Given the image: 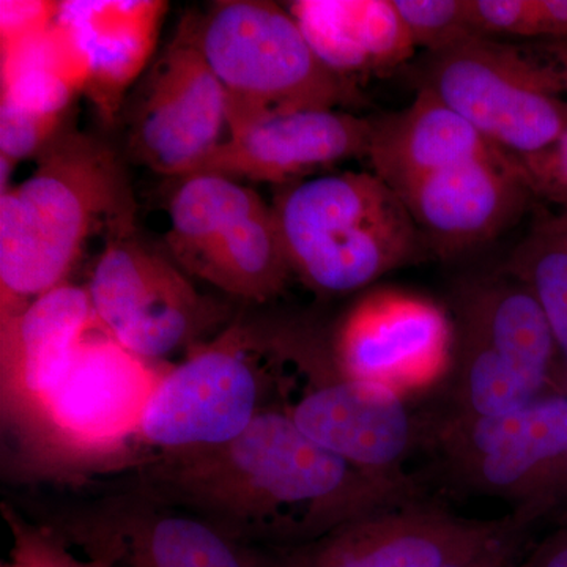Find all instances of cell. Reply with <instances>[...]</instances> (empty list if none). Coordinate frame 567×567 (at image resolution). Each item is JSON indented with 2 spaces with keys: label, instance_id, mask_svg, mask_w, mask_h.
<instances>
[{
  "label": "cell",
  "instance_id": "1",
  "mask_svg": "<svg viewBox=\"0 0 567 567\" xmlns=\"http://www.w3.org/2000/svg\"><path fill=\"white\" fill-rule=\"evenodd\" d=\"M133 466L134 488L259 548L311 543L401 505L406 492L317 445L279 404L230 442L145 454Z\"/></svg>",
  "mask_w": 567,
  "mask_h": 567
},
{
  "label": "cell",
  "instance_id": "2",
  "mask_svg": "<svg viewBox=\"0 0 567 567\" xmlns=\"http://www.w3.org/2000/svg\"><path fill=\"white\" fill-rule=\"evenodd\" d=\"M133 224L121 159L91 134L62 130L31 177L0 196V319L66 282L89 240Z\"/></svg>",
  "mask_w": 567,
  "mask_h": 567
},
{
  "label": "cell",
  "instance_id": "3",
  "mask_svg": "<svg viewBox=\"0 0 567 567\" xmlns=\"http://www.w3.org/2000/svg\"><path fill=\"white\" fill-rule=\"evenodd\" d=\"M271 208L292 275L319 293L357 292L425 249L404 200L374 173L279 186Z\"/></svg>",
  "mask_w": 567,
  "mask_h": 567
},
{
  "label": "cell",
  "instance_id": "4",
  "mask_svg": "<svg viewBox=\"0 0 567 567\" xmlns=\"http://www.w3.org/2000/svg\"><path fill=\"white\" fill-rule=\"evenodd\" d=\"M167 369L123 349L96 322L62 382L10 429L25 466L55 477L118 468L140 443L142 417Z\"/></svg>",
  "mask_w": 567,
  "mask_h": 567
},
{
  "label": "cell",
  "instance_id": "5",
  "mask_svg": "<svg viewBox=\"0 0 567 567\" xmlns=\"http://www.w3.org/2000/svg\"><path fill=\"white\" fill-rule=\"evenodd\" d=\"M279 328L237 320L169 365L142 417L147 454L221 445L276 404Z\"/></svg>",
  "mask_w": 567,
  "mask_h": 567
},
{
  "label": "cell",
  "instance_id": "6",
  "mask_svg": "<svg viewBox=\"0 0 567 567\" xmlns=\"http://www.w3.org/2000/svg\"><path fill=\"white\" fill-rule=\"evenodd\" d=\"M205 61L221 82L227 126L257 115L360 103L309 47L290 11L264 0H223L196 21Z\"/></svg>",
  "mask_w": 567,
  "mask_h": 567
},
{
  "label": "cell",
  "instance_id": "7",
  "mask_svg": "<svg viewBox=\"0 0 567 567\" xmlns=\"http://www.w3.org/2000/svg\"><path fill=\"white\" fill-rule=\"evenodd\" d=\"M412 70L416 89L434 93L514 158L546 151L565 130V81L544 52L475 37L424 54Z\"/></svg>",
  "mask_w": 567,
  "mask_h": 567
},
{
  "label": "cell",
  "instance_id": "8",
  "mask_svg": "<svg viewBox=\"0 0 567 567\" xmlns=\"http://www.w3.org/2000/svg\"><path fill=\"white\" fill-rule=\"evenodd\" d=\"M276 404L309 440L371 475L404 481L399 466L417 424L393 388L346 375L331 349L303 331L279 330Z\"/></svg>",
  "mask_w": 567,
  "mask_h": 567
},
{
  "label": "cell",
  "instance_id": "9",
  "mask_svg": "<svg viewBox=\"0 0 567 567\" xmlns=\"http://www.w3.org/2000/svg\"><path fill=\"white\" fill-rule=\"evenodd\" d=\"M166 244L186 275L251 303L274 300L292 276L271 205L223 175L181 178Z\"/></svg>",
  "mask_w": 567,
  "mask_h": 567
},
{
  "label": "cell",
  "instance_id": "10",
  "mask_svg": "<svg viewBox=\"0 0 567 567\" xmlns=\"http://www.w3.org/2000/svg\"><path fill=\"white\" fill-rule=\"evenodd\" d=\"M87 290L100 327L152 363H164L182 349L189 352L226 319L224 306L197 292L169 254L141 241L133 224L107 235Z\"/></svg>",
  "mask_w": 567,
  "mask_h": 567
},
{
  "label": "cell",
  "instance_id": "11",
  "mask_svg": "<svg viewBox=\"0 0 567 567\" xmlns=\"http://www.w3.org/2000/svg\"><path fill=\"white\" fill-rule=\"evenodd\" d=\"M41 527L99 567H265L262 548L134 487L70 507Z\"/></svg>",
  "mask_w": 567,
  "mask_h": 567
},
{
  "label": "cell",
  "instance_id": "12",
  "mask_svg": "<svg viewBox=\"0 0 567 567\" xmlns=\"http://www.w3.org/2000/svg\"><path fill=\"white\" fill-rule=\"evenodd\" d=\"M227 134L221 82L205 61L194 20L141 78L126 111V148L137 163L167 177H188Z\"/></svg>",
  "mask_w": 567,
  "mask_h": 567
},
{
  "label": "cell",
  "instance_id": "13",
  "mask_svg": "<svg viewBox=\"0 0 567 567\" xmlns=\"http://www.w3.org/2000/svg\"><path fill=\"white\" fill-rule=\"evenodd\" d=\"M447 464L473 491L544 505L567 492V398L540 395L498 416L457 413L440 432Z\"/></svg>",
  "mask_w": 567,
  "mask_h": 567
},
{
  "label": "cell",
  "instance_id": "14",
  "mask_svg": "<svg viewBox=\"0 0 567 567\" xmlns=\"http://www.w3.org/2000/svg\"><path fill=\"white\" fill-rule=\"evenodd\" d=\"M525 518L481 522L393 506L301 546L262 548L265 567H446L516 535Z\"/></svg>",
  "mask_w": 567,
  "mask_h": 567
},
{
  "label": "cell",
  "instance_id": "15",
  "mask_svg": "<svg viewBox=\"0 0 567 567\" xmlns=\"http://www.w3.org/2000/svg\"><path fill=\"white\" fill-rule=\"evenodd\" d=\"M454 349L456 328L442 308L416 295L379 290L350 309L331 354L346 375L402 394L445 371Z\"/></svg>",
  "mask_w": 567,
  "mask_h": 567
},
{
  "label": "cell",
  "instance_id": "16",
  "mask_svg": "<svg viewBox=\"0 0 567 567\" xmlns=\"http://www.w3.org/2000/svg\"><path fill=\"white\" fill-rule=\"evenodd\" d=\"M372 121L342 110L257 115L227 126L199 173L284 186L352 158H368Z\"/></svg>",
  "mask_w": 567,
  "mask_h": 567
},
{
  "label": "cell",
  "instance_id": "17",
  "mask_svg": "<svg viewBox=\"0 0 567 567\" xmlns=\"http://www.w3.org/2000/svg\"><path fill=\"white\" fill-rule=\"evenodd\" d=\"M399 197L425 248L453 254L505 233L535 193L520 162L499 151L429 175Z\"/></svg>",
  "mask_w": 567,
  "mask_h": 567
},
{
  "label": "cell",
  "instance_id": "18",
  "mask_svg": "<svg viewBox=\"0 0 567 567\" xmlns=\"http://www.w3.org/2000/svg\"><path fill=\"white\" fill-rule=\"evenodd\" d=\"M95 323L87 287L69 282L0 319V390L7 427L31 415L62 382Z\"/></svg>",
  "mask_w": 567,
  "mask_h": 567
},
{
  "label": "cell",
  "instance_id": "19",
  "mask_svg": "<svg viewBox=\"0 0 567 567\" xmlns=\"http://www.w3.org/2000/svg\"><path fill=\"white\" fill-rule=\"evenodd\" d=\"M164 0H71L58 18L87 55L84 93L106 123L117 118L134 82L141 81L158 43Z\"/></svg>",
  "mask_w": 567,
  "mask_h": 567
},
{
  "label": "cell",
  "instance_id": "20",
  "mask_svg": "<svg viewBox=\"0 0 567 567\" xmlns=\"http://www.w3.org/2000/svg\"><path fill=\"white\" fill-rule=\"evenodd\" d=\"M287 10L323 65L357 87L415 55L393 0H297Z\"/></svg>",
  "mask_w": 567,
  "mask_h": 567
},
{
  "label": "cell",
  "instance_id": "21",
  "mask_svg": "<svg viewBox=\"0 0 567 567\" xmlns=\"http://www.w3.org/2000/svg\"><path fill=\"white\" fill-rule=\"evenodd\" d=\"M499 152L434 93L416 89L405 110L372 118V173L401 196L429 175Z\"/></svg>",
  "mask_w": 567,
  "mask_h": 567
},
{
  "label": "cell",
  "instance_id": "22",
  "mask_svg": "<svg viewBox=\"0 0 567 567\" xmlns=\"http://www.w3.org/2000/svg\"><path fill=\"white\" fill-rule=\"evenodd\" d=\"M456 342L491 353L540 398L558 349L543 308L524 282L507 278L476 284L462 295Z\"/></svg>",
  "mask_w": 567,
  "mask_h": 567
},
{
  "label": "cell",
  "instance_id": "23",
  "mask_svg": "<svg viewBox=\"0 0 567 567\" xmlns=\"http://www.w3.org/2000/svg\"><path fill=\"white\" fill-rule=\"evenodd\" d=\"M89 73L87 55L55 17L44 31L2 50V103L65 115L74 96L84 93Z\"/></svg>",
  "mask_w": 567,
  "mask_h": 567
},
{
  "label": "cell",
  "instance_id": "24",
  "mask_svg": "<svg viewBox=\"0 0 567 567\" xmlns=\"http://www.w3.org/2000/svg\"><path fill=\"white\" fill-rule=\"evenodd\" d=\"M507 275L535 295L567 365V233L557 215L537 218L511 256Z\"/></svg>",
  "mask_w": 567,
  "mask_h": 567
},
{
  "label": "cell",
  "instance_id": "25",
  "mask_svg": "<svg viewBox=\"0 0 567 567\" xmlns=\"http://www.w3.org/2000/svg\"><path fill=\"white\" fill-rule=\"evenodd\" d=\"M415 48L434 54L475 39L468 0H393Z\"/></svg>",
  "mask_w": 567,
  "mask_h": 567
},
{
  "label": "cell",
  "instance_id": "26",
  "mask_svg": "<svg viewBox=\"0 0 567 567\" xmlns=\"http://www.w3.org/2000/svg\"><path fill=\"white\" fill-rule=\"evenodd\" d=\"M539 51L544 52L557 65L565 81L567 92V48L561 40L537 41ZM535 196L546 197L551 203L561 205L567 210V122L557 142L546 151L517 158Z\"/></svg>",
  "mask_w": 567,
  "mask_h": 567
},
{
  "label": "cell",
  "instance_id": "27",
  "mask_svg": "<svg viewBox=\"0 0 567 567\" xmlns=\"http://www.w3.org/2000/svg\"><path fill=\"white\" fill-rule=\"evenodd\" d=\"M477 37L492 40H546L540 0H468Z\"/></svg>",
  "mask_w": 567,
  "mask_h": 567
},
{
  "label": "cell",
  "instance_id": "28",
  "mask_svg": "<svg viewBox=\"0 0 567 567\" xmlns=\"http://www.w3.org/2000/svg\"><path fill=\"white\" fill-rule=\"evenodd\" d=\"M63 115H41L0 103V158H37L62 132Z\"/></svg>",
  "mask_w": 567,
  "mask_h": 567
},
{
  "label": "cell",
  "instance_id": "29",
  "mask_svg": "<svg viewBox=\"0 0 567 567\" xmlns=\"http://www.w3.org/2000/svg\"><path fill=\"white\" fill-rule=\"evenodd\" d=\"M59 2L2 0L0 2V37L2 50H9L29 37L37 35L58 17Z\"/></svg>",
  "mask_w": 567,
  "mask_h": 567
},
{
  "label": "cell",
  "instance_id": "30",
  "mask_svg": "<svg viewBox=\"0 0 567 567\" xmlns=\"http://www.w3.org/2000/svg\"><path fill=\"white\" fill-rule=\"evenodd\" d=\"M518 567H567V527L544 540Z\"/></svg>",
  "mask_w": 567,
  "mask_h": 567
},
{
  "label": "cell",
  "instance_id": "31",
  "mask_svg": "<svg viewBox=\"0 0 567 567\" xmlns=\"http://www.w3.org/2000/svg\"><path fill=\"white\" fill-rule=\"evenodd\" d=\"M518 533L506 537L505 540L488 548L483 554L476 555V557L464 559V561L454 563V565L446 567H511L513 566L514 555H516L518 540H520Z\"/></svg>",
  "mask_w": 567,
  "mask_h": 567
},
{
  "label": "cell",
  "instance_id": "32",
  "mask_svg": "<svg viewBox=\"0 0 567 567\" xmlns=\"http://www.w3.org/2000/svg\"><path fill=\"white\" fill-rule=\"evenodd\" d=\"M557 216H558L559 224H561V226L565 227V230L567 233V210H563Z\"/></svg>",
  "mask_w": 567,
  "mask_h": 567
},
{
  "label": "cell",
  "instance_id": "33",
  "mask_svg": "<svg viewBox=\"0 0 567 567\" xmlns=\"http://www.w3.org/2000/svg\"><path fill=\"white\" fill-rule=\"evenodd\" d=\"M561 41H563V43L566 44V48H567V39H563Z\"/></svg>",
  "mask_w": 567,
  "mask_h": 567
}]
</instances>
